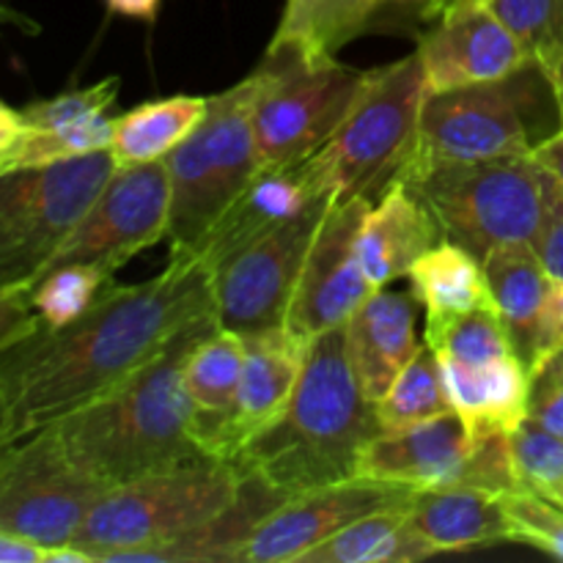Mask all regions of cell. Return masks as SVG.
<instances>
[{"mask_svg": "<svg viewBox=\"0 0 563 563\" xmlns=\"http://www.w3.org/2000/svg\"><path fill=\"white\" fill-rule=\"evenodd\" d=\"M203 313H214L212 273L168 258L143 284L110 286L75 322L38 324L0 352L9 443L119 388Z\"/></svg>", "mask_w": 563, "mask_h": 563, "instance_id": "cell-1", "label": "cell"}, {"mask_svg": "<svg viewBox=\"0 0 563 563\" xmlns=\"http://www.w3.org/2000/svg\"><path fill=\"white\" fill-rule=\"evenodd\" d=\"M214 328V313H203L119 388L47 423L69 460L99 487L207 456L192 440L185 366L198 341Z\"/></svg>", "mask_w": 563, "mask_h": 563, "instance_id": "cell-2", "label": "cell"}, {"mask_svg": "<svg viewBox=\"0 0 563 563\" xmlns=\"http://www.w3.org/2000/svg\"><path fill=\"white\" fill-rule=\"evenodd\" d=\"M383 432L350 355L344 328L311 339L284 416L242 445L234 465L289 495L355 476L361 451Z\"/></svg>", "mask_w": 563, "mask_h": 563, "instance_id": "cell-3", "label": "cell"}, {"mask_svg": "<svg viewBox=\"0 0 563 563\" xmlns=\"http://www.w3.org/2000/svg\"><path fill=\"white\" fill-rule=\"evenodd\" d=\"M242 473L234 462L198 456L108 487L77 528L71 548L93 563L181 537L234 504Z\"/></svg>", "mask_w": 563, "mask_h": 563, "instance_id": "cell-4", "label": "cell"}, {"mask_svg": "<svg viewBox=\"0 0 563 563\" xmlns=\"http://www.w3.org/2000/svg\"><path fill=\"white\" fill-rule=\"evenodd\" d=\"M427 75L418 49L394 64L363 71V80L319 154L328 165L333 201H377L401 179L418 143Z\"/></svg>", "mask_w": 563, "mask_h": 563, "instance_id": "cell-5", "label": "cell"}, {"mask_svg": "<svg viewBox=\"0 0 563 563\" xmlns=\"http://www.w3.org/2000/svg\"><path fill=\"white\" fill-rule=\"evenodd\" d=\"M258 71L209 97L201 124L165 157L170 181L168 245L174 262H185L223 209L258 174L253 102Z\"/></svg>", "mask_w": 563, "mask_h": 563, "instance_id": "cell-6", "label": "cell"}, {"mask_svg": "<svg viewBox=\"0 0 563 563\" xmlns=\"http://www.w3.org/2000/svg\"><path fill=\"white\" fill-rule=\"evenodd\" d=\"M115 168L113 152L104 148L0 174V291H31Z\"/></svg>", "mask_w": 563, "mask_h": 563, "instance_id": "cell-7", "label": "cell"}, {"mask_svg": "<svg viewBox=\"0 0 563 563\" xmlns=\"http://www.w3.org/2000/svg\"><path fill=\"white\" fill-rule=\"evenodd\" d=\"M438 223L440 236L484 258L504 242L537 240L544 170L533 154L471 165H440L405 179Z\"/></svg>", "mask_w": 563, "mask_h": 563, "instance_id": "cell-8", "label": "cell"}, {"mask_svg": "<svg viewBox=\"0 0 563 563\" xmlns=\"http://www.w3.org/2000/svg\"><path fill=\"white\" fill-rule=\"evenodd\" d=\"M427 344L473 438L511 434L526 421L531 372L493 308L427 322Z\"/></svg>", "mask_w": 563, "mask_h": 563, "instance_id": "cell-9", "label": "cell"}, {"mask_svg": "<svg viewBox=\"0 0 563 563\" xmlns=\"http://www.w3.org/2000/svg\"><path fill=\"white\" fill-rule=\"evenodd\" d=\"M531 69V66H528ZM528 88L520 75L482 86L429 93L418 126L416 154L399 181L440 165H471L533 152Z\"/></svg>", "mask_w": 563, "mask_h": 563, "instance_id": "cell-10", "label": "cell"}, {"mask_svg": "<svg viewBox=\"0 0 563 563\" xmlns=\"http://www.w3.org/2000/svg\"><path fill=\"white\" fill-rule=\"evenodd\" d=\"M253 132L262 165L311 157L344 119L363 80L361 69L341 64H306L267 55L258 66Z\"/></svg>", "mask_w": 563, "mask_h": 563, "instance_id": "cell-11", "label": "cell"}, {"mask_svg": "<svg viewBox=\"0 0 563 563\" xmlns=\"http://www.w3.org/2000/svg\"><path fill=\"white\" fill-rule=\"evenodd\" d=\"M104 493L42 427L0 451V531L42 548H66Z\"/></svg>", "mask_w": 563, "mask_h": 563, "instance_id": "cell-12", "label": "cell"}, {"mask_svg": "<svg viewBox=\"0 0 563 563\" xmlns=\"http://www.w3.org/2000/svg\"><path fill=\"white\" fill-rule=\"evenodd\" d=\"M330 203L333 196L317 198L214 269L212 311L218 328L247 335L286 322L302 264Z\"/></svg>", "mask_w": 563, "mask_h": 563, "instance_id": "cell-13", "label": "cell"}, {"mask_svg": "<svg viewBox=\"0 0 563 563\" xmlns=\"http://www.w3.org/2000/svg\"><path fill=\"white\" fill-rule=\"evenodd\" d=\"M168 220L170 181L165 159L115 168L47 269L93 262L115 273L141 251L163 242Z\"/></svg>", "mask_w": 563, "mask_h": 563, "instance_id": "cell-14", "label": "cell"}, {"mask_svg": "<svg viewBox=\"0 0 563 563\" xmlns=\"http://www.w3.org/2000/svg\"><path fill=\"white\" fill-rule=\"evenodd\" d=\"M368 207V198L333 201L319 223L284 322L306 341L344 328L352 313L377 291L357 256V234Z\"/></svg>", "mask_w": 563, "mask_h": 563, "instance_id": "cell-15", "label": "cell"}, {"mask_svg": "<svg viewBox=\"0 0 563 563\" xmlns=\"http://www.w3.org/2000/svg\"><path fill=\"white\" fill-rule=\"evenodd\" d=\"M416 489L352 476L289 495L247 537L242 563H291L361 517L407 500Z\"/></svg>", "mask_w": 563, "mask_h": 563, "instance_id": "cell-16", "label": "cell"}, {"mask_svg": "<svg viewBox=\"0 0 563 563\" xmlns=\"http://www.w3.org/2000/svg\"><path fill=\"white\" fill-rule=\"evenodd\" d=\"M429 93L509 80L531 66L515 33L484 0H460L418 31Z\"/></svg>", "mask_w": 563, "mask_h": 563, "instance_id": "cell-17", "label": "cell"}, {"mask_svg": "<svg viewBox=\"0 0 563 563\" xmlns=\"http://www.w3.org/2000/svg\"><path fill=\"white\" fill-rule=\"evenodd\" d=\"M322 196H333V192H330L328 165L319 152L295 163L262 165L185 262H198L203 269L214 273L242 247L256 242L284 220L295 218L300 209Z\"/></svg>", "mask_w": 563, "mask_h": 563, "instance_id": "cell-18", "label": "cell"}, {"mask_svg": "<svg viewBox=\"0 0 563 563\" xmlns=\"http://www.w3.org/2000/svg\"><path fill=\"white\" fill-rule=\"evenodd\" d=\"M454 3L460 0H286L267 55L324 64L363 33L427 27Z\"/></svg>", "mask_w": 563, "mask_h": 563, "instance_id": "cell-19", "label": "cell"}, {"mask_svg": "<svg viewBox=\"0 0 563 563\" xmlns=\"http://www.w3.org/2000/svg\"><path fill=\"white\" fill-rule=\"evenodd\" d=\"M476 438L460 412L429 418L405 429L379 432L361 451L355 476L407 489H438L462 484Z\"/></svg>", "mask_w": 563, "mask_h": 563, "instance_id": "cell-20", "label": "cell"}, {"mask_svg": "<svg viewBox=\"0 0 563 563\" xmlns=\"http://www.w3.org/2000/svg\"><path fill=\"white\" fill-rule=\"evenodd\" d=\"M412 291L377 289L344 324L346 355L368 401H379L421 350Z\"/></svg>", "mask_w": 563, "mask_h": 563, "instance_id": "cell-21", "label": "cell"}, {"mask_svg": "<svg viewBox=\"0 0 563 563\" xmlns=\"http://www.w3.org/2000/svg\"><path fill=\"white\" fill-rule=\"evenodd\" d=\"M242 339H245V366H242L240 401L231 427L234 456L240 454L242 445L251 443L258 432L269 429L284 416L311 344L286 324L256 330Z\"/></svg>", "mask_w": 563, "mask_h": 563, "instance_id": "cell-22", "label": "cell"}, {"mask_svg": "<svg viewBox=\"0 0 563 563\" xmlns=\"http://www.w3.org/2000/svg\"><path fill=\"white\" fill-rule=\"evenodd\" d=\"M245 366V339L234 330L214 328L190 352L185 366V388L192 407V440L214 460L231 462L240 379Z\"/></svg>", "mask_w": 563, "mask_h": 563, "instance_id": "cell-23", "label": "cell"}, {"mask_svg": "<svg viewBox=\"0 0 563 563\" xmlns=\"http://www.w3.org/2000/svg\"><path fill=\"white\" fill-rule=\"evenodd\" d=\"M443 240L427 203L407 181H394L363 214L357 256L374 289L407 278L418 256Z\"/></svg>", "mask_w": 563, "mask_h": 563, "instance_id": "cell-24", "label": "cell"}, {"mask_svg": "<svg viewBox=\"0 0 563 563\" xmlns=\"http://www.w3.org/2000/svg\"><path fill=\"white\" fill-rule=\"evenodd\" d=\"M484 278L495 313L504 322L517 355L528 372L544 361L542 322L548 306L550 275L531 242H504L482 258Z\"/></svg>", "mask_w": 563, "mask_h": 563, "instance_id": "cell-25", "label": "cell"}, {"mask_svg": "<svg viewBox=\"0 0 563 563\" xmlns=\"http://www.w3.org/2000/svg\"><path fill=\"white\" fill-rule=\"evenodd\" d=\"M407 522L434 555L511 542L498 495L465 484L416 489L407 500Z\"/></svg>", "mask_w": 563, "mask_h": 563, "instance_id": "cell-26", "label": "cell"}, {"mask_svg": "<svg viewBox=\"0 0 563 563\" xmlns=\"http://www.w3.org/2000/svg\"><path fill=\"white\" fill-rule=\"evenodd\" d=\"M284 500L286 495L269 487L264 478L242 476L240 493L229 509L209 517L207 522L190 528L181 537L154 548L121 553L110 563H240V553L253 528Z\"/></svg>", "mask_w": 563, "mask_h": 563, "instance_id": "cell-27", "label": "cell"}, {"mask_svg": "<svg viewBox=\"0 0 563 563\" xmlns=\"http://www.w3.org/2000/svg\"><path fill=\"white\" fill-rule=\"evenodd\" d=\"M410 291L427 308V322L462 317V313L493 308L482 258L462 245L440 240L412 264ZM495 311V308H493Z\"/></svg>", "mask_w": 563, "mask_h": 563, "instance_id": "cell-28", "label": "cell"}, {"mask_svg": "<svg viewBox=\"0 0 563 563\" xmlns=\"http://www.w3.org/2000/svg\"><path fill=\"white\" fill-rule=\"evenodd\" d=\"M209 110V97L176 93V97L143 102L115 115L110 152L119 168L165 159L190 137Z\"/></svg>", "mask_w": 563, "mask_h": 563, "instance_id": "cell-29", "label": "cell"}, {"mask_svg": "<svg viewBox=\"0 0 563 563\" xmlns=\"http://www.w3.org/2000/svg\"><path fill=\"white\" fill-rule=\"evenodd\" d=\"M410 500V498H407ZM407 500L361 517L330 537L302 563H416L432 559L434 550L407 522Z\"/></svg>", "mask_w": 563, "mask_h": 563, "instance_id": "cell-30", "label": "cell"}, {"mask_svg": "<svg viewBox=\"0 0 563 563\" xmlns=\"http://www.w3.org/2000/svg\"><path fill=\"white\" fill-rule=\"evenodd\" d=\"M548 82L563 126V0H484Z\"/></svg>", "mask_w": 563, "mask_h": 563, "instance_id": "cell-31", "label": "cell"}, {"mask_svg": "<svg viewBox=\"0 0 563 563\" xmlns=\"http://www.w3.org/2000/svg\"><path fill=\"white\" fill-rule=\"evenodd\" d=\"M374 412H377L383 432L405 429L412 427V423L454 412L449 388H445L443 368H440L432 346L421 344V350L407 363L405 372L394 379L388 394L374 401Z\"/></svg>", "mask_w": 563, "mask_h": 563, "instance_id": "cell-32", "label": "cell"}, {"mask_svg": "<svg viewBox=\"0 0 563 563\" xmlns=\"http://www.w3.org/2000/svg\"><path fill=\"white\" fill-rule=\"evenodd\" d=\"M115 273L93 262H69L47 269L27 297L44 328H64L88 311L110 286Z\"/></svg>", "mask_w": 563, "mask_h": 563, "instance_id": "cell-33", "label": "cell"}, {"mask_svg": "<svg viewBox=\"0 0 563 563\" xmlns=\"http://www.w3.org/2000/svg\"><path fill=\"white\" fill-rule=\"evenodd\" d=\"M511 460L522 487L555 500L563 495V438L537 427L533 421H522L509 434Z\"/></svg>", "mask_w": 563, "mask_h": 563, "instance_id": "cell-34", "label": "cell"}, {"mask_svg": "<svg viewBox=\"0 0 563 563\" xmlns=\"http://www.w3.org/2000/svg\"><path fill=\"white\" fill-rule=\"evenodd\" d=\"M509 522L511 542L528 544L563 561V509L528 487H515L498 495Z\"/></svg>", "mask_w": 563, "mask_h": 563, "instance_id": "cell-35", "label": "cell"}, {"mask_svg": "<svg viewBox=\"0 0 563 563\" xmlns=\"http://www.w3.org/2000/svg\"><path fill=\"white\" fill-rule=\"evenodd\" d=\"M121 80L119 77H104V80L93 82L86 88H69L55 97L36 99V102L25 104L22 115H25L31 130H53V126H71L82 124V121H93L99 115H108L119 99Z\"/></svg>", "mask_w": 563, "mask_h": 563, "instance_id": "cell-36", "label": "cell"}, {"mask_svg": "<svg viewBox=\"0 0 563 563\" xmlns=\"http://www.w3.org/2000/svg\"><path fill=\"white\" fill-rule=\"evenodd\" d=\"M528 421L563 438V350L553 352L531 372Z\"/></svg>", "mask_w": 563, "mask_h": 563, "instance_id": "cell-37", "label": "cell"}, {"mask_svg": "<svg viewBox=\"0 0 563 563\" xmlns=\"http://www.w3.org/2000/svg\"><path fill=\"white\" fill-rule=\"evenodd\" d=\"M533 251L550 278L563 280V187L550 170H544L542 223H539L537 240H533Z\"/></svg>", "mask_w": 563, "mask_h": 563, "instance_id": "cell-38", "label": "cell"}, {"mask_svg": "<svg viewBox=\"0 0 563 563\" xmlns=\"http://www.w3.org/2000/svg\"><path fill=\"white\" fill-rule=\"evenodd\" d=\"M38 317L31 306L27 289L0 291V352L38 328Z\"/></svg>", "mask_w": 563, "mask_h": 563, "instance_id": "cell-39", "label": "cell"}, {"mask_svg": "<svg viewBox=\"0 0 563 563\" xmlns=\"http://www.w3.org/2000/svg\"><path fill=\"white\" fill-rule=\"evenodd\" d=\"M542 341H544V361H548L553 352L563 350V280H550L548 306H544V322H542Z\"/></svg>", "mask_w": 563, "mask_h": 563, "instance_id": "cell-40", "label": "cell"}, {"mask_svg": "<svg viewBox=\"0 0 563 563\" xmlns=\"http://www.w3.org/2000/svg\"><path fill=\"white\" fill-rule=\"evenodd\" d=\"M49 550L42 544H33L27 539L14 537L9 531H0V563H47Z\"/></svg>", "mask_w": 563, "mask_h": 563, "instance_id": "cell-41", "label": "cell"}, {"mask_svg": "<svg viewBox=\"0 0 563 563\" xmlns=\"http://www.w3.org/2000/svg\"><path fill=\"white\" fill-rule=\"evenodd\" d=\"M531 154L533 159H537L544 170H550L563 187V126H559V130H555L553 135L544 137V141H539Z\"/></svg>", "mask_w": 563, "mask_h": 563, "instance_id": "cell-42", "label": "cell"}, {"mask_svg": "<svg viewBox=\"0 0 563 563\" xmlns=\"http://www.w3.org/2000/svg\"><path fill=\"white\" fill-rule=\"evenodd\" d=\"M25 132H27V121L25 115H22V110L11 108L9 102L0 99V157H3L9 148H14Z\"/></svg>", "mask_w": 563, "mask_h": 563, "instance_id": "cell-43", "label": "cell"}, {"mask_svg": "<svg viewBox=\"0 0 563 563\" xmlns=\"http://www.w3.org/2000/svg\"><path fill=\"white\" fill-rule=\"evenodd\" d=\"M102 3L110 14H119L137 22H154L157 20L163 0H102Z\"/></svg>", "mask_w": 563, "mask_h": 563, "instance_id": "cell-44", "label": "cell"}, {"mask_svg": "<svg viewBox=\"0 0 563 563\" xmlns=\"http://www.w3.org/2000/svg\"><path fill=\"white\" fill-rule=\"evenodd\" d=\"M3 25H25V27H31V31H36V27H33V25H27L25 16H20V14H16V11L5 9V5L0 3V27H3Z\"/></svg>", "mask_w": 563, "mask_h": 563, "instance_id": "cell-45", "label": "cell"}, {"mask_svg": "<svg viewBox=\"0 0 563 563\" xmlns=\"http://www.w3.org/2000/svg\"><path fill=\"white\" fill-rule=\"evenodd\" d=\"M9 445V418H5V405L0 399V451Z\"/></svg>", "mask_w": 563, "mask_h": 563, "instance_id": "cell-46", "label": "cell"}, {"mask_svg": "<svg viewBox=\"0 0 563 563\" xmlns=\"http://www.w3.org/2000/svg\"><path fill=\"white\" fill-rule=\"evenodd\" d=\"M553 504H559V506H561V509H563V495H561V498H555V500H553Z\"/></svg>", "mask_w": 563, "mask_h": 563, "instance_id": "cell-47", "label": "cell"}]
</instances>
